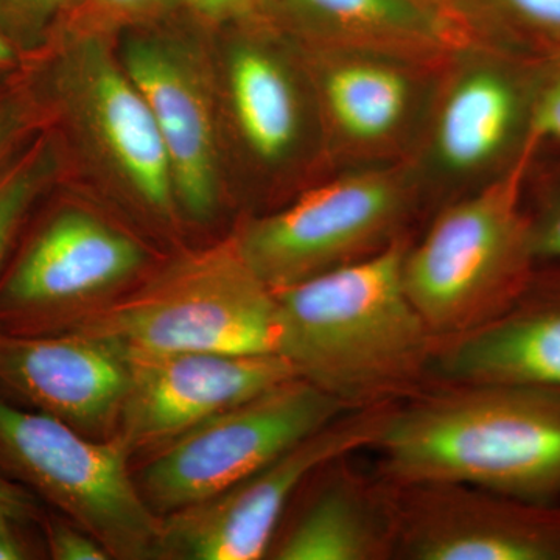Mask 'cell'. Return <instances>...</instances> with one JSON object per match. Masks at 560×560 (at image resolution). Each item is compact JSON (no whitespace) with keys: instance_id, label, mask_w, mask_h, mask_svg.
I'll list each match as a JSON object with an SVG mask.
<instances>
[{"instance_id":"obj_9","label":"cell","mask_w":560,"mask_h":560,"mask_svg":"<svg viewBox=\"0 0 560 560\" xmlns=\"http://www.w3.org/2000/svg\"><path fill=\"white\" fill-rule=\"evenodd\" d=\"M138 242L75 206L39 210L18 235L0 270V331L55 334L142 268Z\"/></svg>"},{"instance_id":"obj_14","label":"cell","mask_w":560,"mask_h":560,"mask_svg":"<svg viewBox=\"0 0 560 560\" xmlns=\"http://www.w3.org/2000/svg\"><path fill=\"white\" fill-rule=\"evenodd\" d=\"M120 61L161 132L176 205L191 219L208 220L219 205V147L208 81L197 60L179 40L132 32Z\"/></svg>"},{"instance_id":"obj_28","label":"cell","mask_w":560,"mask_h":560,"mask_svg":"<svg viewBox=\"0 0 560 560\" xmlns=\"http://www.w3.org/2000/svg\"><path fill=\"white\" fill-rule=\"evenodd\" d=\"M512 20L560 38V0H492Z\"/></svg>"},{"instance_id":"obj_11","label":"cell","mask_w":560,"mask_h":560,"mask_svg":"<svg viewBox=\"0 0 560 560\" xmlns=\"http://www.w3.org/2000/svg\"><path fill=\"white\" fill-rule=\"evenodd\" d=\"M383 481L393 506L394 559H560L555 512L474 486Z\"/></svg>"},{"instance_id":"obj_22","label":"cell","mask_w":560,"mask_h":560,"mask_svg":"<svg viewBox=\"0 0 560 560\" xmlns=\"http://www.w3.org/2000/svg\"><path fill=\"white\" fill-rule=\"evenodd\" d=\"M179 7L183 0H70L50 35L105 38L114 31L156 24Z\"/></svg>"},{"instance_id":"obj_27","label":"cell","mask_w":560,"mask_h":560,"mask_svg":"<svg viewBox=\"0 0 560 560\" xmlns=\"http://www.w3.org/2000/svg\"><path fill=\"white\" fill-rule=\"evenodd\" d=\"M184 7L208 24H249L271 14L278 0H183Z\"/></svg>"},{"instance_id":"obj_33","label":"cell","mask_w":560,"mask_h":560,"mask_svg":"<svg viewBox=\"0 0 560 560\" xmlns=\"http://www.w3.org/2000/svg\"><path fill=\"white\" fill-rule=\"evenodd\" d=\"M427 2H430V3H434V5H442V2H444V0H427Z\"/></svg>"},{"instance_id":"obj_3","label":"cell","mask_w":560,"mask_h":560,"mask_svg":"<svg viewBox=\"0 0 560 560\" xmlns=\"http://www.w3.org/2000/svg\"><path fill=\"white\" fill-rule=\"evenodd\" d=\"M536 149L525 139L512 167L448 205L422 241L408 246L405 290L438 342L506 315L525 289L536 253L522 189Z\"/></svg>"},{"instance_id":"obj_23","label":"cell","mask_w":560,"mask_h":560,"mask_svg":"<svg viewBox=\"0 0 560 560\" xmlns=\"http://www.w3.org/2000/svg\"><path fill=\"white\" fill-rule=\"evenodd\" d=\"M70 0H0V35L22 58L35 54L49 38Z\"/></svg>"},{"instance_id":"obj_7","label":"cell","mask_w":560,"mask_h":560,"mask_svg":"<svg viewBox=\"0 0 560 560\" xmlns=\"http://www.w3.org/2000/svg\"><path fill=\"white\" fill-rule=\"evenodd\" d=\"M350 411L300 377L278 383L151 451L136 480L161 517L212 499Z\"/></svg>"},{"instance_id":"obj_29","label":"cell","mask_w":560,"mask_h":560,"mask_svg":"<svg viewBox=\"0 0 560 560\" xmlns=\"http://www.w3.org/2000/svg\"><path fill=\"white\" fill-rule=\"evenodd\" d=\"M43 501L31 490L0 475V521L36 525L43 521Z\"/></svg>"},{"instance_id":"obj_6","label":"cell","mask_w":560,"mask_h":560,"mask_svg":"<svg viewBox=\"0 0 560 560\" xmlns=\"http://www.w3.org/2000/svg\"><path fill=\"white\" fill-rule=\"evenodd\" d=\"M21 79L40 121L57 119L90 140L136 200L160 215L176 205L161 132L120 58L101 36L51 35L24 58Z\"/></svg>"},{"instance_id":"obj_16","label":"cell","mask_w":560,"mask_h":560,"mask_svg":"<svg viewBox=\"0 0 560 560\" xmlns=\"http://www.w3.org/2000/svg\"><path fill=\"white\" fill-rule=\"evenodd\" d=\"M530 94L508 66L490 58L467 61L438 105L431 156L442 173L467 178L488 171L510 150L525 124Z\"/></svg>"},{"instance_id":"obj_19","label":"cell","mask_w":560,"mask_h":560,"mask_svg":"<svg viewBox=\"0 0 560 560\" xmlns=\"http://www.w3.org/2000/svg\"><path fill=\"white\" fill-rule=\"evenodd\" d=\"M327 54L320 92L338 135L357 149H375L396 138L415 102L411 65L359 51Z\"/></svg>"},{"instance_id":"obj_4","label":"cell","mask_w":560,"mask_h":560,"mask_svg":"<svg viewBox=\"0 0 560 560\" xmlns=\"http://www.w3.org/2000/svg\"><path fill=\"white\" fill-rule=\"evenodd\" d=\"M69 329L125 353H276L278 304L231 241L184 257L135 293L81 315Z\"/></svg>"},{"instance_id":"obj_25","label":"cell","mask_w":560,"mask_h":560,"mask_svg":"<svg viewBox=\"0 0 560 560\" xmlns=\"http://www.w3.org/2000/svg\"><path fill=\"white\" fill-rule=\"evenodd\" d=\"M526 139L537 145L545 140L560 143V55L530 94Z\"/></svg>"},{"instance_id":"obj_21","label":"cell","mask_w":560,"mask_h":560,"mask_svg":"<svg viewBox=\"0 0 560 560\" xmlns=\"http://www.w3.org/2000/svg\"><path fill=\"white\" fill-rule=\"evenodd\" d=\"M61 164L60 142L43 128L0 172V270L33 209L54 189Z\"/></svg>"},{"instance_id":"obj_31","label":"cell","mask_w":560,"mask_h":560,"mask_svg":"<svg viewBox=\"0 0 560 560\" xmlns=\"http://www.w3.org/2000/svg\"><path fill=\"white\" fill-rule=\"evenodd\" d=\"M534 253L560 259V205L539 231L534 230Z\"/></svg>"},{"instance_id":"obj_18","label":"cell","mask_w":560,"mask_h":560,"mask_svg":"<svg viewBox=\"0 0 560 560\" xmlns=\"http://www.w3.org/2000/svg\"><path fill=\"white\" fill-rule=\"evenodd\" d=\"M442 381L508 383L560 390V308L511 313L438 342Z\"/></svg>"},{"instance_id":"obj_17","label":"cell","mask_w":560,"mask_h":560,"mask_svg":"<svg viewBox=\"0 0 560 560\" xmlns=\"http://www.w3.org/2000/svg\"><path fill=\"white\" fill-rule=\"evenodd\" d=\"M279 14L324 49L381 55L412 65L451 54L455 31L427 0H278Z\"/></svg>"},{"instance_id":"obj_13","label":"cell","mask_w":560,"mask_h":560,"mask_svg":"<svg viewBox=\"0 0 560 560\" xmlns=\"http://www.w3.org/2000/svg\"><path fill=\"white\" fill-rule=\"evenodd\" d=\"M128 385L127 353L101 338L0 331V396L86 436H116Z\"/></svg>"},{"instance_id":"obj_32","label":"cell","mask_w":560,"mask_h":560,"mask_svg":"<svg viewBox=\"0 0 560 560\" xmlns=\"http://www.w3.org/2000/svg\"><path fill=\"white\" fill-rule=\"evenodd\" d=\"M24 58L0 35V81L13 79L21 72Z\"/></svg>"},{"instance_id":"obj_15","label":"cell","mask_w":560,"mask_h":560,"mask_svg":"<svg viewBox=\"0 0 560 560\" xmlns=\"http://www.w3.org/2000/svg\"><path fill=\"white\" fill-rule=\"evenodd\" d=\"M289 528L272 540L276 560H388L396 555L393 506L382 480L331 460L308 480Z\"/></svg>"},{"instance_id":"obj_8","label":"cell","mask_w":560,"mask_h":560,"mask_svg":"<svg viewBox=\"0 0 560 560\" xmlns=\"http://www.w3.org/2000/svg\"><path fill=\"white\" fill-rule=\"evenodd\" d=\"M410 183L397 168H368L305 191L234 238L272 291L364 259L400 237Z\"/></svg>"},{"instance_id":"obj_2","label":"cell","mask_w":560,"mask_h":560,"mask_svg":"<svg viewBox=\"0 0 560 560\" xmlns=\"http://www.w3.org/2000/svg\"><path fill=\"white\" fill-rule=\"evenodd\" d=\"M375 448L386 481L455 482L548 500L560 493V390L425 383L397 401Z\"/></svg>"},{"instance_id":"obj_1","label":"cell","mask_w":560,"mask_h":560,"mask_svg":"<svg viewBox=\"0 0 560 560\" xmlns=\"http://www.w3.org/2000/svg\"><path fill=\"white\" fill-rule=\"evenodd\" d=\"M408 246L400 235L372 256L275 290L276 353L349 410L404 400L433 368L438 338L405 290Z\"/></svg>"},{"instance_id":"obj_24","label":"cell","mask_w":560,"mask_h":560,"mask_svg":"<svg viewBox=\"0 0 560 560\" xmlns=\"http://www.w3.org/2000/svg\"><path fill=\"white\" fill-rule=\"evenodd\" d=\"M43 128L21 72L0 81V172Z\"/></svg>"},{"instance_id":"obj_30","label":"cell","mask_w":560,"mask_h":560,"mask_svg":"<svg viewBox=\"0 0 560 560\" xmlns=\"http://www.w3.org/2000/svg\"><path fill=\"white\" fill-rule=\"evenodd\" d=\"M33 525H21L0 521V560H27L38 558L35 541L27 529Z\"/></svg>"},{"instance_id":"obj_26","label":"cell","mask_w":560,"mask_h":560,"mask_svg":"<svg viewBox=\"0 0 560 560\" xmlns=\"http://www.w3.org/2000/svg\"><path fill=\"white\" fill-rule=\"evenodd\" d=\"M44 541H46L47 555L55 560H106L110 559L109 552L101 541L95 540L86 530L73 525L68 518L58 515L43 521Z\"/></svg>"},{"instance_id":"obj_5","label":"cell","mask_w":560,"mask_h":560,"mask_svg":"<svg viewBox=\"0 0 560 560\" xmlns=\"http://www.w3.org/2000/svg\"><path fill=\"white\" fill-rule=\"evenodd\" d=\"M119 436L95 440L0 396V475L101 541L110 559L161 558L162 517L143 499Z\"/></svg>"},{"instance_id":"obj_12","label":"cell","mask_w":560,"mask_h":560,"mask_svg":"<svg viewBox=\"0 0 560 560\" xmlns=\"http://www.w3.org/2000/svg\"><path fill=\"white\" fill-rule=\"evenodd\" d=\"M130 385L117 436L128 451H154L184 431L291 377L278 353H127Z\"/></svg>"},{"instance_id":"obj_10","label":"cell","mask_w":560,"mask_h":560,"mask_svg":"<svg viewBox=\"0 0 560 560\" xmlns=\"http://www.w3.org/2000/svg\"><path fill=\"white\" fill-rule=\"evenodd\" d=\"M396 404L345 412L219 495L165 515L160 559L267 558L298 492L331 460L374 448Z\"/></svg>"},{"instance_id":"obj_20","label":"cell","mask_w":560,"mask_h":560,"mask_svg":"<svg viewBox=\"0 0 560 560\" xmlns=\"http://www.w3.org/2000/svg\"><path fill=\"white\" fill-rule=\"evenodd\" d=\"M228 84L238 131L254 156L285 161L301 139L302 106L283 61L259 40H243L232 47Z\"/></svg>"}]
</instances>
